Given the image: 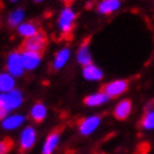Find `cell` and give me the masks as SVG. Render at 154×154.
Wrapping results in <instances>:
<instances>
[{
	"instance_id": "cell-4",
	"label": "cell",
	"mask_w": 154,
	"mask_h": 154,
	"mask_svg": "<svg viewBox=\"0 0 154 154\" xmlns=\"http://www.w3.org/2000/svg\"><path fill=\"white\" fill-rule=\"evenodd\" d=\"M7 71L13 77H20L24 75L25 67L22 61V54L20 51L11 52L7 57Z\"/></svg>"
},
{
	"instance_id": "cell-5",
	"label": "cell",
	"mask_w": 154,
	"mask_h": 154,
	"mask_svg": "<svg viewBox=\"0 0 154 154\" xmlns=\"http://www.w3.org/2000/svg\"><path fill=\"white\" fill-rule=\"evenodd\" d=\"M128 89V81L127 80H115L109 84H105L102 88V91L107 94L110 98H115L125 93Z\"/></svg>"
},
{
	"instance_id": "cell-12",
	"label": "cell",
	"mask_w": 154,
	"mask_h": 154,
	"mask_svg": "<svg viewBox=\"0 0 154 154\" xmlns=\"http://www.w3.org/2000/svg\"><path fill=\"white\" fill-rule=\"evenodd\" d=\"M77 61L84 67L91 64V55L89 52V39H86L80 46L79 51H77Z\"/></svg>"
},
{
	"instance_id": "cell-16",
	"label": "cell",
	"mask_w": 154,
	"mask_h": 154,
	"mask_svg": "<svg viewBox=\"0 0 154 154\" xmlns=\"http://www.w3.org/2000/svg\"><path fill=\"white\" fill-rule=\"evenodd\" d=\"M109 99H110L109 95L105 94L103 91H99V93L88 95V97L84 99V103H85L86 106H90V107H97V106H101L103 103H106Z\"/></svg>"
},
{
	"instance_id": "cell-8",
	"label": "cell",
	"mask_w": 154,
	"mask_h": 154,
	"mask_svg": "<svg viewBox=\"0 0 154 154\" xmlns=\"http://www.w3.org/2000/svg\"><path fill=\"white\" fill-rule=\"evenodd\" d=\"M131 111H132V102L129 99H123L115 106L114 109V116L118 119V120H125L127 118L131 115Z\"/></svg>"
},
{
	"instance_id": "cell-1",
	"label": "cell",
	"mask_w": 154,
	"mask_h": 154,
	"mask_svg": "<svg viewBox=\"0 0 154 154\" xmlns=\"http://www.w3.org/2000/svg\"><path fill=\"white\" fill-rule=\"evenodd\" d=\"M24 102V95L20 90H12L9 93H0V109L7 114L16 110Z\"/></svg>"
},
{
	"instance_id": "cell-22",
	"label": "cell",
	"mask_w": 154,
	"mask_h": 154,
	"mask_svg": "<svg viewBox=\"0 0 154 154\" xmlns=\"http://www.w3.org/2000/svg\"><path fill=\"white\" fill-rule=\"evenodd\" d=\"M12 149V141L11 140H0V154H8Z\"/></svg>"
},
{
	"instance_id": "cell-25",
	"label": "cell",
	"mask_w": 154,
	"mask_h": 154,
	"mask_svg": "<svg viewBox=\"0 0 154 154\" xmlns=\"http://www.w3.org/2000/svg\"><path fill=\"white\" fill-rule=\"evenodd\" d=\"M34 2H43V0H34Z\"/></svg>"
},
{
	"instance_id": "cell-17",
	"label": "cell",
	"mask_w": 154,
	"mask_h": 154,
	"mask_svg": "<svg viewBox=\"0 0 154 154\" xmlns=\"http://www.w3.org/2000/svg\"><path fill=\"white\" fill-rule=\"evenodd\" d=\"M30 116L37 123L43 122L45 118L47 116V109H46V106L42 102H37L35 105L32 107V110H30Z\"/></svg>"
},
{
	"instance_id": "cell-19",
	"label": "cell",
	"mask_w": 154,
	"mask_h": 154,
	"mask_svg": "<svg viewBox=\"0 0 154 154\" xmlns=\"http://www.w3.org/2000/svg\"><path fill=\"white\" fill-rule=\"evenodd\" d=\"M69 55H71V52H69L68 48H61L60 51H57L56 55H55V59H54L52 67L55 68V69L63 68L64 65L67 64V61L69 59Z\"/></svg>"
},
{
	"instance_id": "cell-9",
	"label": "cell",
	"mask_w": 154,
	"mask_h": 154,
	"mask_svg": "<svg viewBox=\"0 0 154 154\" xmlns=\"http://www.w3.org/2000/svg\"><path fill=\"white\" fill-rule=\"evenodd\" d=\"M22 61H24V67L28 71H33L38 65L41 64V54L38 52H29V51H22Z\"/></svg>"
},
{
	"instance_id": "cell-13",
	"label": "cell",
	"mask_w": 154,
	"mask_h": 154,
	"mask_svg": "<svg viewBox=\"0 0 154 154\" xmlns=\"http://www.w3.org/2000/svg\"><path fill=\"white\" fill-rule=\"evenodd\" d=\"M82 75L88 81H99V80H102V77H103V72L97 67V65H94L91 63L89 65H86V67H84Z\"/></svg>"
},
{
	"instance_id": "cell-26",
	"label": "cell",
	"mask_w": 154,
	"mask_h": 154,
	"mask_svg": "<svg viewBox=\"0 0 154 154\" xmlns=\"http://www.w3.org/2000/svg\"><path fill=\"white\" fill-rule=\"evenodd\" d=\"M11 2H17V0H11Z\"/></svg>"
},
{
	"instance_id": "cell-7",
	"label": "cell",
	"mask_w": 154,
	"mask_h": 154,
	"mask_svg": "<svg viewBox=\"0 0 154 154\" xmlns=\"http://www.w3.org/2000/svg\"><path fill=\"white\" fill-rule=\"evenodd\" d=\"M99 123H101V118L97 116V115H93V116L82 119V120L80 122V124H79L80 133L84 134V136L91 134L99 127Z\"/></svg>"
},
{
	"instance_id": "cell-2",
	"label": "cell",
	"mask_w": 154,
	"mask_h": 154,
	"mask_svg": "<svg viewBox=\"0 0 154 154\" xmlns=\"http://www.w3.org/2000/svg\"><path fill=\"white\" fill-rule=\"evenodd\" d=\"M46 46H47V35L42 32H38L35 35L26 38L21 46V50L22 51L42 54L45 51Z\"/></svg>"
},
{
	"instance_id": "cell-6",
	"label": "cell",
	"mask_w": 154,
	"mask_h": 154,
	"mask_svg": "<svg viewBox=\"0 0 154 154\" xmlns=\"http://www.w3.org/2000/svg\"><path fill=\"white\" fill-rule=\"evenodd\" d=\"M37 140V131L33 127H26L20 134V149L21 152H28L34 146Z\"/></svg>"
},
{
	"instance_id": "cell-18",
	"label": "cell",
	"mask_w": 154,
	"mask_h": 154,
	"mask_svg": "<svg viewBox=\"0 0 154 154\" xmlns=\"http://www.w3.org/2000/svg\"><path fill=\"white\" fill-rule=\"evenodd\" d=\"M38 33V26L35 22H22L18 26V34L24 38H30Z\"/></svg>"
},
{
	"instance_id": "cell-11",
	"label": "cell",
	"mask_w": 154,
	"mask_h": 154,
	"mask_svg": "<svg viewBox=\"0 0 154 154\" xmlns=\"http://www.w3.org/2000/svg\"><path fill=\"white\" fill-rule=\"evenodd\" d=\"M59 140H60L59 132L55 131V132L50 133L43 144V148H42V154H52L54 150L56 149L57 144H59Z\"/></svg>"
},
{
	"instance_id": "cell-23",
	"label": "cell",
	"mask_w": 154,
	"mask_h": 154,
	"mask_svg": "<svg viewBox=\"0 0 154 154\" xmlns=\"http://www.w3.org/2000/svg\"><path fill=\"white\" fill-rule=\"evenodd\" d=\"M5 116H7V112H5L4 110L0 109V120H3V119H4Z\"/></svg>"
},
{
	"instance_id": "cell-14",
	"label": "cell",
	"mask_w": 154,
	"mask_h": 154,
	"mask_svg": "<svg viewBox=\"0 0 154 154\" xmlns=\"http://www.w3.org/2000/svg\"><path fill=\"white\" fill-rule=\"evenodd\" d=\"M14 77L11 73H0V93H9L14 90Z\"/></svg>"
},
{
	"instance_id": "cell-10",
	"label": "cell",
	"mask_w": 154,
	"mask_h": 154,
	"mask_svg": "<svg viewBox=\"0 0 154 154\" xmlns=\"http://www.w3.org/2000/svg\"><path fill=\"white\" fill-rule=\"evenodd\" d=\"M25 122V116L20 114H13V115H7V116L2 120V127L4 129L12 131L18 128L22 123Z\"/></svg>"
},
{
	"instance_id": "cell-15",
	"label": "cell",
	"mask_w": 154,
	"mask_h": 154,
	"mask_svg": "<svg viewBox=\"0 0 154 154\" xmlns=\"http://www.w3.org/2000/svg\"><path fill=\"white\" fill-rule=\"evenodd\" d=\"M120 7V0H102L98 5V12L101 14H111Z\"/></svg>"
},
{
	"instance_id": "cell-21",
	"label": "cell",
	"mask_w": 154,
	"mask_h": 154,
	"mask_svg": "<svg viewBox=\"0 0 154 154\" xmlns=\"http://www.w3.org/2000/svg\"><path fill=\"white\" fill-rule=\"evenodd\" d=\"M141 127L144 129H154V109L148 110L141 120Z\"/></svg>"
},
{
	"instance_id": "cell-3",
	"label": "cell",
	"mask_w": 154,
	"mask_h": 154,
	"mask_svg": "<svg viewBox=\"0 0 154 154\" xmlns=\"http://www.w3.org/2000/svg\"><path fill=\"white\" fill-rule=\"evenodd\" d=\"M76 17H77L76 12L71 8V7H65V8L60 12L59 18H57V26H59L60 32L63 33L64 35H68V34L72 33L73 26H75Z\"/></svg>"
},
{
	"instance_id": "cell-24",
	"label": "cell",
	"mask_w": 154,
	"mask_h": 154,
	"mask_svg": "<svg viewBox=\"0 0 154 154\" xmlns=\"http://www.w3.org/2000/svg\"><path fill=\"white\" fill-rule=\"evenodd\" d=\"M63 2L65 3V4H67V7H69V5H71L72 3H73V2H75V0H63Z\"/></svg>"
},
{
	"instance_id": "cell-20",
	"label": "cell",
	"mask_w": 154,
	"mask_h": 154,
	"mask_svg": "<svg viewBox=\"0 0 154 154\" xmlns=\"http://www.w3.org/2000/svg\"><path fill=\"white\" fill-rule=\"evenodd\" d=\"M25 17V12L22 9H16L13 11L12 13L9 14L8 17V24L12 26V28H18L22 24V20Z\"/></svg>"
}]
</instances>
